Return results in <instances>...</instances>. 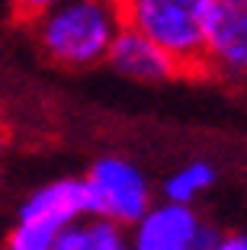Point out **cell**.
I'll list each match as a JSON object with an SVG mask.
<instances>
[{"label":"cell","mask_w":247,"mask_h":250,"mask_svg":"<svg viewBox=\"0 0 247 250\" xmlns=\"http://www.w3.org/2000/svg\"><path fill=\"white\" fill-rule=\"evenodd\" d=\"M125 237L129 250H212L218 228L196 212V206L160 199L125 228Z\"/></svg>","instance_id":"obj_5"},{"label":"cell","mask_w":247,"mask_h":250,"mask_svg":"<svg viewBox=\"0 0 247 250\" xmlns=\"http://www.w3.org/2000/svg\"><path fill=\"white\" fill-rule=\"evenodd\" d=\"M215 180H218V173L209 161H189L164 180V199L180 202V206H196L199 199L215 186Z\"/></svg>","instance_id":"obj_9"},{"label":"cell","mask_w":247,"mask_h":250,"mask_svg":"<svg viewBox=\"0 0 247 250\" xmlns=\"http://www.w3.org/2000/svg\"><path fill=\"white\" fill-rule=\"evenodd\" d=\"M112 3H125V0H112Z\"/></svg>","instance_id":"obj_13"},{"label":"cell","mask_w":247,"mask_h":250,"mask_svg":"<svg viewBox=\"0 0 247 250\" xmlns=\"http://www.w3.org/2000/svg\"><path fill=\"white\" fill-rule=\"evenodd\" d=\"M32 42L45 61L65 71H90L106 61L122 29V3L112 0H58L29 22Z\"/></svg>","instance_id":"obj_1"},{"label":"cell","mask_w":247,"mask_h":250,"mask_svg":"<svg viewBox=\"0 0 247 250\" xmlns=\"http://www.w3.org/2000/svg\"><path fill=\"white\" fill-rule=\"evenodd\" d=\"M199 77L247 87V0H212Z\"/></svg>","instance_id":"obj_4"},{"label":"cell","mask_w":247,"mask_h":250,"mask_svg":"<svg viewBox=\"0 0 247 250\" xmlns=\"http://www.w3.org/2000/svg\"><path fill=\"white\" fill-rule=\"evenodd\" d=\"M103 64H109V71H116L119 77L135 83H170L177 77H183L177 61L167 52H160V45H154L148 36H141L132 26L119 29Z\"/></svg>","instance_id":"obj_6"},{"label":"cell","mask_w":247,"mask_h":250,"mask_svg":"<svg viewBox=\"0 0 247 250\" xmlns=\"http://www.w3.org/2000/svg\"><path fill=\"white\" fill-rule=\"evenodd\" d=\"M0 147H3V132H0Z\"/></svg>","instance_id":"obj_12"},{"label":"cell","mask_w":247,"mask_h":250,"mask_svg":"<svg viewBox=\"0 0 247 250\" xmlns=\"http://www.w3.org/2000/svg\"><path fill=\"white\" fill-rule=\"evenodd\" d=\"M84 215H87V189H84V180L80 177H61V180H51V183L32 189L26 196V202L20 206L16 218L42 225V228L61 234L71 221L84 218Z\"/></svg>","instance_id":"obj_7"},{"label":"cell","mask_w":247,"mask_h":250,"mask_svg":"<svg viewBox=\"0 0 247 250\" xmlns=\"http://www.w3.org/2000/svg\"><path fill=\"white\" fill-rule=\"evenodd\" d=\"M51 250H129V237H125V228L112 221L84 215L61 231Z\"/></svg>","instance_id":"obj_8"},{"label":"cell","mask_w":247,"mask_h":250,"mask_svg":"<svg viewBox=\"0 0 247 250\" xmlns=\"http://www.w3.org/2000/svg\"><path fill=\"white\" fill-rule=\"evenodd\" d=\"M13 3V16L20 22H29L32 16H39L42 10H48L51 3H58V0H10Z\"/></svg>","instance_id":"obj_10"},{"label":"cell","mask_w":247,"mask_h":250,"mask_svg":"<svg viewBox=\"0 0 247 250\" xmlns=\"http://www.w3.org/2000/svg\"><path fill=\"white\" fill-rule=\"evenodd\" d=\"M209 7L212 0H125L122 22L160 45L183 77H199Z\"/></svg>","instance_id":"obj_2"},{"label":"cell","mask_w":247,"mask_h":250,"mask_svg":"<svg viewBox=\"0 0 247 250\" xmlns=\"http://www.w3.org/2000/svg\"><path fill=\"white\" fill-rule=\"evenodd\" d=\"M80 180L87 189V215L106 218L119 228L135 225L141 218V212L154 202L145 170L119 154L96 157L90 164L87 177Z\"/></svg>","instance_id":"obj_3"},{"label":"cell","mask_w":247,"mask_h":250,"mask_svg":"<svg viewBox=\"0 0 247 250\" xmlns=\"http://www.w3.org/2000/svg\"><path fill=\"white\" fill-rule=\"evenodd\" d=\"M212 250H247V234L244 231H218Z\"/></svg>","instance_id":"obj_11"}]
</instances>
